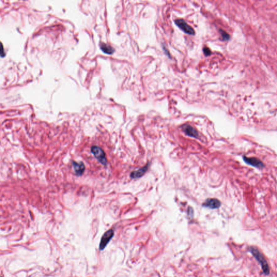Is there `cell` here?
Here are the masks:
<instances>
[{
  "label": "cell",
  "mask_w": 277,
  "mask_h": 277,
  "mask_svg": "<svg viewBox=\"0 0 277 277\" xmlns=\"http://www.w3.org/2000/svg\"><path fill=\"white\" fill-rule=\"evenodd\" d=\"M100 49L104 53L107 54H112L114 52L115 49H114L113 47H111V46L108 45L107 43H101L100 44Z\"/></svg>",
  "instance_id": "obj_10"
},
{
  "label": "cell",
  "mask_w": 277,
  "mask_h": 277,
  "mask_svg": "<svg viewBox=\"0 0 277 277\" xmlns=\"http://www.w3.org/2000/svg\"><path fill=\"white\" fill-rule=\"evenodd\" d=\"M203 51H204V54L206 56H209V55L211 54V50L209 49V48H207V47H204V49H203Z\"/></svg>",
  "instance_id": "obj_12"
},
{
  "label": "cell",
  "mask_w": 277,
  "mask_h": 277,
  "mask_svg": "<svg viewBox=\"0 0 277 277\" xmlns=\"http://www.w3.org/2000/svg\"><path fill=\"white\" fill-rule=\"evenodd\" d=\"M243 160L246 164L250 165L251 166H253L255 167L262 168L264 167V164L261 160L256 158H249L247 156H243Z\"/></svg>",
  "instance_id": "obj_5"
},
{
  "label": "cell",
  "mask_w": 277,
  "mask_h": 277,
  "mask_svg": "<svg viewBox=\"0 0 277 277\" xmlns=\"http://www.w3.org/2000/svg\"><path fill=\"white\" fill-rule=\"evenodd\" d=\"M251 252L254 257L256 258L258 262H259L264 273L266 274H269V267L265 258L263 257V255L255 248H251Z\"/></svg>",
  "instance_id": "obj_1"
},
{
  "label": "cell",
  "mask_w": 277,
  "mask_h": 277,
  "mask_svg": "<svg viewBox=\"0 0 277 277\" xmlns=\"http://www.w3.org/2000/svg\"><path fill=\"white\" fill-rule=\"evenodd\" d=\"M182 128L183 132L189 137H193L195 138H197L198 137H199L198 131L191 125L187 124L183 125L182 126Z\"/></svg>",
  "instance_id": "obj_6"
},
{
  "label": "cell",
  "mask_w": 277,
  "mask_h": 277,
  "mask_svg": "<svg viewBox=\"0 0 277 277\" xmlns=\"http://www.w3.org/2000/svg\"><path fill=\"white\" fill-rule=\"evenodd\" d=\"M175 24L180 30H182L185 33L189 35H194L195 31L191 25L188 24L185 20L182 19H177L175 21Z\"/></svg>",
  "instance_id": "obj_3"
},
{
  "label": "cell",
  "mask_w": 277,
  "mask_h": 277,
  "mask_svg": "<svg viewBox=\"0 0 277 277\" xmlns=\"http://www.w3.org/2000/svg\"><path fill=\"white\" fill-rule=\"evenodd\" d=\"M149 164H147L146 166H144L142 168L138 169L137 171L132 172L131 173L130 177L131 178L133 179H138V178L142 177L144 174L146 173V172L147 171V170L149 169Z\"/></svg>",
  "instance_id": "obj_8"
},
{
  "label": "cell",
  "mask_w": 277,
  "mask_h": 277,
  "mask_svg": "<svg viewBox=\"0 0 277 277\" xmlns=\"http://www.w3.org/2000/svg\"><path fill=\"white\" fill-rule=\"evenodd\" d=\"M203 206L211 209H218L221 206V202L215 198H209L203 203Z\"/></svg>",
  "instance_id": "obj_7"
},
{
  "label": "cell",
  "mask_w": 277,
  "mask_h": 277,
  "mask_svg": "<svg viewBox=\"0 0 277 277\" xmlns=\"http://www.w3.org/2000/svg\"><path fill=\"white\" fill-rule=\"evenodd\" d=\"M91 152L100 162L104 165H107V160L106 158L105 153L101 148L98 146H92Z\"/></svg>",
  "instance_id": "obj_2"
},
{
  "label": "cell",
  "mask_w": 277,
  "mask_h": 277,
  "mask_svg": "<svg viewBox=\"0 0 277 277\" xmlns=\"http://www.w3.org/2000/svg\"><path fill=\"white\" fill-rule=\"evenodd\" d=\"M114 235V232L112 229L107 231V232H106L104 233L103 236H102L100 244V250L101 251L104 250V248L106 247L107 244L109 243V242L113 237Z\"/></svg>",
  "instance_id": "obj_4"
},
{
  "label": "cell",
  "mask_w": 277,
  "mask_h": 277,
  "mask_svg": "<svg viewBox=\"0 0 277 277\" xmlns=\"http://www.w3.org/2000/svg\"><path fill=\"white\" fill-rule=\"evenodd\" d=\"M221 35L222 36V38L224 40H228L230 39V35H228V34L227 33L226 31L223 30H220Z\"/></svg>",
  "instance_id": "obj_11"
},
{
  "label": "cell",
  "mask_w": 277,
  "mask_h": 277,
  "mask_svg": "<svg viewBox=\"0 0 277 277\" xmlns=\"http://www.w3.org/2000/svg\"><path fill=\"white\" fill-rule=\"evenodd\" d=\"M73 168L75 172L76 173V175L80 176L84 173V170H85V167L84 165L83 162H80L79 163L74 161L73 162Z\"/></svg>",
  "instance_id": "obj_9"
},
{
  "label": "cell",
  "mask_w": 277,
  "mask_h": 277,
  "mask_svg": "<svg viewBox=\"0 0 277 277\" xmlns=\"http://www.w3.org/2000/svg\"><path fill=\"white\" fill-rule=\"evenodd\" d=\"M193 215V209H192L191 207H189L188 209V215Z\"/></svg>",
  "instance_id": "obj_13"
}]
</instances>
